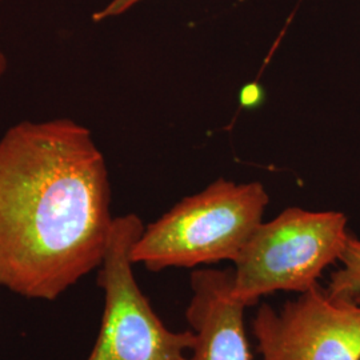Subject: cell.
Here are the masks:
<instances>
[{"instance_id":"obj_1","label":"cell","mask_w":360,"mask_h":360,"mask_svg":"<svg viewBox=\"0 0 360 360\" xmlns=\"http://www.w3.org/2000/svg\"><path fill=\"white\" fill-rule=\"evenodd\" d=\"M103 154L72 119L26 120L0 138V285L55 300L101 267L114 219Z\"/></svg>"},{"instance_id":"obj_2","label":"cell","mask_w":360,"mask_h":360,"mask_svg":"<svg viewBox=\"0 0 360 360\" xmlns=\"http://www.w3.org/2000/svg\"><path fill=\"white\" fill-rule=\"evenodd\" d=\"M269 202L257 181L217 180L144 227L132 247V262L151 271L235 262L263 221Z\"/></svg>"},{"instance_id":"obj_3","label":"cell","mask_w":360,"mask_h":360,"mask_svg":"<svg viewBox=\"0 0 360 360\" xmlns=\"http://www.w3.org/2000/svg\"><path fill=\"white\" fill-rule=\"evenodd\" d=\"M349 235L342 212L284 210L260 223L233 262L232 296L251 307L278 291L307 292L340 260Z\"/></svg>"},{"instance_id":"obj_4","label":"cell","mask_w":360,"mask_h":360,"mask_svg":"<svg viewBox=\"0 0 360 360\" xmlns=\"http://www.w3.org/2000/svg\"><path fill=\"white\" fill-rule=\"evenodd\" d=\"M143 230L135 214L114 219L98 281L103 319L87 360H190L193 331L166 327L135 279L131 251Z\"/></svg>"},{"instance_id":"obj_5","label":"cell","mask_w":360,"mask_h":360,"mask_svg":"<svg viewBox=\"0 0 360 360\" xmlns=\"http://www.w3.org/2000/svg\"><path fill=\"white\" fill-rule=\"evenodd\" d=\"M262 360H360V294L321 284L252 319Z\"/></svg>"},{"instance_id":"obj_6","label":"cell","mask_w":360,"mask_h":360,"mask_svg":"<svg viewBox=\"0 0 360 360\" xmlns=\"http://www.w3.org/2000/svg\"><path fill=\"white\" fill-rule=\"evenodd\" d=\"M232 271L198 270L186 312L195 336L190 360H251L245 333L248 309L231 294Z\"/></svg>"},{"instance_id":"obj_7","label":"cell","mask_w":360,"mask_h":360,"mask_svg":"<svg viewBox=\"0 0 360 360\" xmlns=\"http://www.w3.org/2000/svg\"><path fill=\"white\" fill-rule=\"evenodd\" d=\"M342 267L333 274L328 288L338 292L360 294V240L349 235L340 257Z\"/></svg>"},{"instance_id":"obj_8","label":"cell","mask_w":360,"mask_h":360,"mask_svg":"<svg viewBox=\"0 0 360 360\" xmlns=\"http://www.w3.org/2000/svg\"><path fill=\"white\" fill-rule=\"evenodd\" d=\"M143 0H111L107 3L102 10L94 13L92 20L94 22H103L111 18L120 16L124 13H127L134 6L141 3Z\"/></svg>"},{"instance_id":"obj_9","label":"cell","mask_w":360,"mask_h":360,"mask_svg":"<svg viewBox=\"0 0 360 360\" xmlns=\"http://www.w3.org/2000/svg\"><path fill=\"white\" fill-rule=\"evenodd\" d=\"M6 1H7V0H0V13H1V7H3V4H4ZM7 68H8L7 56L4 55V52L0 50V80H1V77H4V74L7 72Z\"/></svg>"}]
</instances>
